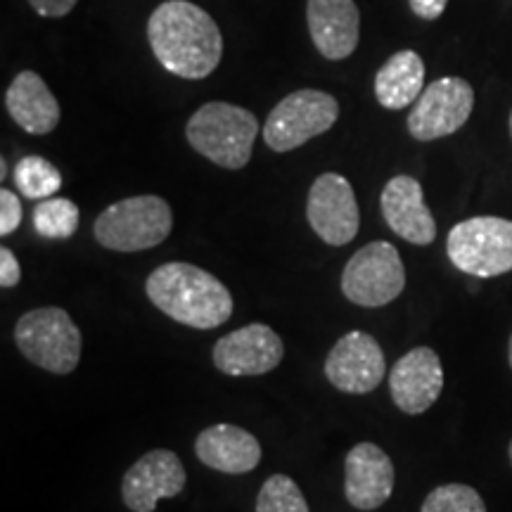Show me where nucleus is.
I'll return each mask as SVG.
<instances>
[{"label": "nucleus", "instance_id": "obj_1", "mask_svg": "<svg viewBox=\"0 0 512 512\" xmlns=\"http://www.w3.org/2000/svg\"><path fill=\"white\" fill-rule=\"evenodd\" d=\"M147 41L166 72L190 81L207 79L223 55L219 24L190 0L159 5L147 22Z\"/></svg>", "mask_w": 512, "mask_h": 512}, {"label": "nucleus", "instance_id": "obj_2", "mask_svg": "<svg viewBox=\"0 0 512 512\" xmlns=\"http://www.w3.org/2000/svg\"><path fill=\"white\" fill-rule=\"evenodd\" d=\"M145 294L159 311L195 330H211L233 316V294L200 266L171 261L145 280Z\"/></svg>", "mask_w": 512, "mask_h": 512}, {"label": "nucleus", "instance_id": "obj_3", "mask_svg": "<svg viewBox=\"0 0 512 512\" xmlns=\"http://www.w3.org/2000/svg\"><path fill=\"white\" fill-rule=\"evenodd\" d=\"M259 121L245 107L230 102H207L185 126L190 147L221 169L238 171L249 164Z\"/></svg>", "mask_w": 512, "mask_h": 512}, {"label": "nucleus", "instance_id": "obj_4", "mask_svg": "<svg viewBox=\"0 0 512 512\" xmlns=\"http://www.w3.org/2000/svg\"><path fill=\"white\" fill-rule=\"evenodd\" d=\"M174 211L157 195H136L114 202L95 219L93 235L112 252H145L169 238Z\"/></svg>", "mask_w": 512, "mask_h": 512}, {"label": "nucleus", "instance_id": "obj_5", "mask_svg": "<svg viewBox=\"0 0 512 512\" xmlns=\"http://www.w3.org/2000/svg\"><path fill=\"white\" fill-rule=\"evenodd\" d=\"M15 344L34 366L53 375H69L81 361L83 337L67 311L60 306H43L19 316Z\"/></svg>", "mask_w": 512, "mask_h": 512}, {"label": "nucleus", "instance_id": "obj_6", "mask_svg": "<svg viewBox=\"0 0 512 512\" xmlns=\"http://www.w3.org/2000/svg\"><path fill=\"white\" fill-rule=\"evenodd\" d=\"M451 264L475 278H496L512 271V221L475 216L460 221L446 238Z\"/></svg>", "mask_w": 512, "mask_h": 512}, {"label": "nucleus", "instance_id": "obj_7", "mask_svg": "<svg viewBox=\"0 0 512 512\" xmlns=\"http://www.w3.org/2000/svg\"><path fill=\"white\" fill-rule=\"evenodd\" d=\"M339 119V102L330 93L302 88L278 102L264 124V140L273 152H292L328 133Z\"/></svg>", "mask_w": 512, "mask_h": 512}, {"label": "nucleus", "instance_id": "obj_8", "mask_svg": "<svg viewBox=\"0 0 512 512\" xmlns=\"http://www.w3.org/2000/svg\"><path fill=\"white\" fill-rule=\"evenodd\" d=\"M406 290V266L392 242H370L351 256L342 271V292L351 304L380 309Z\"/></svg>", "mask_w": 512, "mask_h": 512}, {"label": "nucleus", "instance_id": "obj_9", "mask_svg": "<svg viewBox=\"0 0 512 512\" xmlns=\"http://www.w3.org/2000/svg\"><path fill=\"white\" fill-rule=\"evenodd\" d=\"M475 107V91L460 76L432 81L415 100L408 114V133L420 143H430L460 131Z\"/></svg>", "mask_w": 512, "mask_h": 512}, {"label": "nucleus", "instance_id": "obj_10", "mask_svg": "<svg viewBox=\"0 0 512 512\" xmlns=\"http://www.w3.org/2000/svg\"><path fill=\"white\" fill-rule=\"evenodd\" d=\"M306 219L325 245L344 247L358 235L361 214L351 183L339 174H323L313 181L306 200Z\"/></svg>", "mask_w": 512, "mask_h": 512}, {"label": "nucleus", "instance_id": "obj_11", "mask_svg": "<svg viewBox=\"0 0 512 512\" xmlns=\"http://www.w3.org/2000/svg\"><path fill=\"white\" fill-rule=\"evenodd\" d=\"M387 375V358L380 342L363 330H351L337 339L325 358V377L344 394H370Z\"/></svg>", "mask_w": 512, "mask_h": 512}, {"label": "nucleus", "instance_id": "obj_12", "mask_svg": "<svg viewBox=\"0 0 512 512\" xmlns=\"http://www.w3.org/2000/svg\"><path fill=\"white\" fill-rule=\"evenodd\" d=\"M283 356V339L264 323H249L245 328L228 332L211 351L214 366L230 377L266 375L283 363Z\"/></svg>", "mask_w": 512, "mask_h": 512}, {"label": "nucleus", "instance_id": "obj_13", "mask_svg": "<svg viewBox=\"0 0 512 512\" xmlns=\"http://www.w3.org/2000/svg\"><path fill=\"white\" fill-rule=\"evenodd\" d=\"M188 475L174 451L155 448L128 467L121 479V498L131 512H155L162 498H176L185 489Z\"/></svg>", "mask_w": 512, "mask_h": 512}, {"label": "nucleus", "instance_id": "obj_14", "mask_svg": "<svg viewBox=\"0 0 512 512\" xmlns=\"http://www.w3.org/2000/svg\"><path fill=\"white\" fill-rule=\"evenodd\" d=\"M444 392V366L430 347H415L394 363L389 373V394L406 415H420L437 403Z\"/></svg>", "mask_w": 512, "mask_h": 512}, {"label": "nucleus", "instance_id": "obj_15", "mask_svg": "<svg viewBox=\"0 0 512 512\" xmlns=\"http://www.w3.org/2000/svg\"><path fill=\"white\" fill-rule=\"evenodd\" d=\"M394 463L373 441L356 444L344 460V496L356 510H377L394 494Z\"/></svg>", "mask_w": 512, "mask_h": 512}, {"label": "nucleus", "instance_id": "obj_16", "mask_svg": "<svg viewBox=\"0 0 512 512\" xmlns=\"http://www.w3.org/2000/svg\"><path fill=\"white\" fill-rule=\"evenodd\" d=\"M380 207L387 226L401 240L418 247H427L437 240V221L425 204L418 178L394 176L384 185Z\"/></svg>", "mask_w": 512, "mask_h": 512}, {"label": "nucleus", "instance_id": "obj_17", "mask_svg": "<svg viewBox=\"0 0 512 512\" xmlns=\"http://www.w3.org/2000/svg\"><path fill=\"white\" fill-rule=\"evenodd\" d=\"M306 22L313 46L325 60H347L356 50L361 15L354 0H309Z\"/></svg>", "mask_w": 512, "mask_h": 512}, {"label": "nucleus", "instance_id": "obj_18", "mask_svg": "<svg viewBox=\"0 0 512 512\" xmlns=\"http://www.w3.org/2000/svg\"><path fill=\"white\" fill-rule=\"evenodd\" d=\"M195 456L202 465L223 475H247L261 463V444L245 427L219 422L200 432Z\"/></svg>", "mask_w": 512, "mask_h": 512}, {"label": "nucleus", "instance_id": "obj_19", "mask_svg": "<svg viewBox=\"0 0 512 512\" xmlns=\"http://www.w3.org/2000/svg\"><path fill=\"white\" fill-rule=\"evenodd\" d=\"M12 121L31 136H46L60 124V102L36 72H19L5 93Z\"/></svg>", "mask_w": 512, "mask_h": 512}, {"label": "nucleus", "instance_id": "obj_20", "mask_svg": "<svg viewBox=\"0 0 512 512\" xmlns=\"http://www.w3.org/2000/svg\"><path fill=\"white\" fill-rule=\"evenodd\" d=\"M425 91V62L415 50H399L375 74V98L387 110L413 105Z\"/></svg>", "mask_w": 512, "mask_h": 512}, {"label": "nucleus", "instance_id": "obj_21", "mask_svg": "<svg viewBox=\"0 0 512 512\" xmlns=\"http://www.w3.org/2000/svg\"><path fill=\"white\" fill-rule=\"evenodd\" d=\"M15 185L27 200H48L62 188V174L46 157H22L15 166Z\"/></svg>", "mask_w": 512, "mask_h": 512}, {"label": "nucleus", "instance_id": "obj_22", "mask_svg": "<svg viewBox=\"0 0 512 512\" xmlns=\"http://www.w3.org/2000/svg\"><path fill=\"white\" fill-rule=\"evenodd\" d=\"M81 211L67 197H48L34 209V228L48 240H67L79 230Z\"/></svg>", "mask_w": 512, "mask_h": 512}, {"label": "nucleus", "instance_id": "obj_23", "mask_svg": "<svg viewBox=\"0 0 512 512\" xmlns=\"http://www.w3.org/2000/svg\"><path fill=\"white\" fill-rule=\"evenodd\" d=\"M256 512H309V503L292 477L273 475L256 496Z\"/></svg>", "mask_w": 512, "mask_h": 512}, {"label": "nucleus", "instance_id": "obj_24", "mask_svg": "<svg viewBox=\"0 0 512 512\" xmlns=\"http://www.w3.org/2000/svg\"><path fill=\"white\" fill-rule=\"evenodd\" d=\"M420 512H486V505L472 486L441 484L427 494Z\"/></svg>", "mask_w": 512, "mask_h": 512}, {"label": "nucleus", "instance_id": "obj_25", "mask_svg": "<svg viewBox=\"0 0 512 512\" xmlns=\"http://www.w3.org/2000/svg\"><path fill=\"white\" fill-rule=\"evenodd\" d=\"M22 202L15 192L3 188L0 190V235H12L22 223Z\"/></svg>", "mask_w": 512, "mask_h": 512}, {"label": "nucleus", "instance_id": "obj_26", "mask_svg": "<svg viewBox=\"0 0 512 512\" xmlns=\"http://www.w3.org/2000/svg\"><path fill=\"white\" fill-rule=\"evenodd\" d=\"M22 280V266H19L17 256L12 249L0 247V287L3 290H12Z\"/></svg>", "mask_w": 512, "mask_h": 512}, {"label": "nucleus", "instance_id": "obj_27", "mask_svg": "<svg viewBox=\"0 0 512 512\" xmlns=\"http://www.w3.org/2000/svg\"><path fill=\"white\" fill-rule=\"evenodd\" d=\"M76 3H79V0H29V5L38 12V15L50 19L69 15V12L76 8Z\"/></svg>", "mask_w": 512, "mask_h": 512}, {"label": "nucleus", "instance_id": "obj_28", "mask_svg": "<svg viewBox=\"0 0 512 512\" xmlns=\"http://www.w3.org/2000/svg\"><path fill=\"white\" fill-rule=\"evenodd\" d=\"M448 0H411V10L420 19H437L444 15Z\"/></svg>", "mask_w": 512, "mask_h": 512}, {"label": "nucleus", "instance_id": "obj_29", "mask_svg": "<svg viewBox=\"0 0 512 512\" xmlns=\"http://www.w3.org/2000/svg\"><path fill=\"white\" fill-rule=\"evenodd\" d=\"M508 361H510V368H512V335H510V344H508Z\"/></svg>", "mask_w": 512, "mask_h": 512}, {"label": "nucleus", "instance_id": "obj_30", "mask_svg": "<svg viewBox=\"0 0 512 512\" xmlns=\"http://www.w3.org/2000/svg\"><path fill=\"white\" fill-rule=\"evenodd\" d=\"M508 456H510V463H512V441H510V448H508Z\"/></svg>", "mask_w": 512, "mask_h": 512}, {"label": "nucleus", "instance_id": "obj_31", "mask_svg": "<svg viewBox=\"0 0 512 512\" xmlns=\"http://www.w3.org/2000/svg\"><path fill=\"white\" fill-rule=\"evenodd\" d=\"M510 136H512V112H510Z\"/></svg>", "mask_w": 512, "mask_h": 512}]
</instances>
